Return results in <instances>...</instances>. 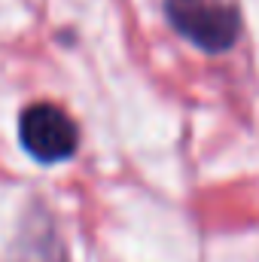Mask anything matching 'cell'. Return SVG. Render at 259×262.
<instances>
[{
  "instance_id": "obj_2",
  "label": "cell",
  "mask_w": 259,
  "mask_h": 262,
  "mask_svg": "<svg viewBox=\"0 0 259 262\" xmlns=\"http://www.w3.org/2000/svg\"><path fill=\"white\" fill-rule=\"evenodd\" d=\"M21 146L37 162H64L79 146V131L73 119L55 104H31L21 119Z\"/></svg>"
},
{
  "instance_id": "obj_1",
  "label": "cell",
  "mask_w": 259,
  "mask_h": 262,
  "mask_svg": "<svg viewBox=\"0 0 259 262\" xmlns=\"http://www.w3.org/2000/svg\"><path fill=\"white\" fill-rule=\"evenodd\" d=\"M171 25L204 52H226L238 40V12L217 0H168Z\"/></svg>"
}]
</instances>
